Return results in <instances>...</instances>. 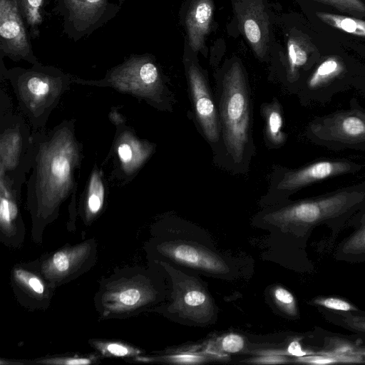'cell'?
<instances>
[{
  "label": "cell",
  "mask_w": 365,
  "mask_h": 365,
  "mask_svg": "<svg viewBox=\"0 0 365 365\" xmlns=\"http://www.w3.org/2000/svg\"><path fill=\"white\" fill-rule=\"evenodd\" d=\"M223 146L221 169L247 175L256 154L251 91L242 65L230 63L216 76L214 91Z\"/></svg>",
  "instance_id": "1"
},
{
  "label": "cell",
  "mask_w": 365,
  "mask_h": 365,
  "mask_svg": "<svg viewBox=\"0 0 365 365\" xmlns=\"http://www.w3.org/2000/svg\"><path fill=\"white\" fill-rule=\"evenodd\" d=\"M263 218L292 230L307 231L343 222L365 207V180L319 196L271 206Z\"/></svg>",
  "instance_id": "2"
},
{
  "label": "cell",
  "mask_w": 365,
  "mask_h": 365,
  "mask_svg": "<svg viewBox=\"0 0 365 365\" xmlns=\"http://www.w3.org/2000/svg\"><path fill=\"white\" fill-rule=\"evenodd\" d=\"M153 299V292L144 270L123 267L102 279L94 302L100 317L110 319L137 315L148 308Z\"/></svg>",
  "instance_id": "3"
},
{
  "label": "cell",
  "mask_w": 365,
  "mask_h": 365,
  "mask_svg": "<svg viewBox=\"0 0 365 365\" xmlns=\"http://www.w3.org/2000/svg\"><path fill=\"white\" fill-rule=\"evenodd\" d=\"M363 165L348 159L331 158L314 160L297 168L276 165L268 179V187L262 197L264 205H276L289 200L300 190L332 178L355 174Z\"/></svg>",
  "instance_id": "4"
},
{
  "label": "cell",
  "mask_w": 365,
  "mask_h": 365,
  "mask_svg": "<svg viewBox=\"0 0 365 365\" xmlns=\"http://www.w3.org/2000/svg\"><path fill=\"white\" fill-rule=\"evenodd\" d=\"M305 135L312 143L331 150L365 151V108L351 98L349 108L312 119Z\"/></svg>",
  "instance_id": "5"
},
{
  "label": "cell",
  "mask_w": 365,
  "mask_h": 365,
  "mask_svg": "<svg viewBox=\"0 0 365 365\" xmlns=\"http://www.w3.org/2000/svg\"><path fill=\"white\" fill-rule=\"evenodd\" d=\"M187 90L191 104V119L212 153V163L222 168L223 146L214 91L202 70L189 62L185 68Z\"/></svg>",
  "instance_id": "6"
},
{
  "label": "cell",
  "mask_w": 365,
  "mask_h": 365,
  "mask_svg": "<svg viewBox=\"0 0 365 365\" xmlns=\"http://www.w3.org/2000/svg\"><path fill=\"white\" fill-rule=\"evenodd\" d=\"M97 245L89 239L76 245H67L38 261L31 262L54 288L76 279L96 263Z\"/></svg>",
  "instance_id": "7"
},
{
  "label": "cell",
  "mask_w": 365,
  "mask_h": 365,
  "mask_svg": "<svg viewBox=\"0 0 365 365\" xmlns=\"http://www.w3.org/2000/svg\"><path fill=\"white\" fill-rule=\"evenodd\" d=\"M124 0H56L55 12L63 32L74 41L91 34L113 19Z\"/></svg>",
  "instance_id": "8"
},
{
  "label": "cell",
  "mask_w": 365,
  "mask_h": 365,
  "mask_svg": "<svg viewBox=\"0 0 365 365\" xmlns=\"http://www.w3.org/2000/svg\"><path fill=\"white\" fill-rule=\"evenodd\" d=\"M344 74L345 67L341 61L335 56L328 57L305 80L299 82L294 95L304 106L324 104L343 92L344 88L338 83H341Z\"/></svg>",
  "instance_id": "9"
},
{
  "label": "cell",
  "mask_w": 365,
  "mask_h": 365,
  "mask_svg": "<svg viewBox=\"0 0 365 365\" xmlns=\"http://www.w3.org/2000/svg\"><path fill=\"white\" fill-rule=\"evenodd\" d=\"M31 37L24 19L13 0H0V51L15 61L25 60L33 64Z\"/></svg>",
  "instance_id": "10"
},
{
  "label": "cell",
  "mask_w": 365,
  "mask_h": 365,
  "mask_svg": "<svg viewBox=\"0 0 365 365\" xmlns=\"http://www.w3.org/2000/svg\"><path fill=\"white\" fill-rule=\"evenodd\" d=\"M240 28L256 56L263 58L269 41V20L262 0H237L234 6Z\"/></svg>",
  "instance_id": "11"
},
{
  "label": "cell",
  "mask_w": 365,
  "mask_h": 365,
  "mask_svg": "<svg viewBox=\"0 0 365 365\" xmlns=\"http://www.w3.org/2000/svg\"><path fill=\"white\" fill-rule=\"evenodd\" d=\"M11 282L18 301L32 309H46L56 289L31 263L16 265L11 271Z\"/></svg>",
  "instance_id": "12"
},
{
  "label": "cell",
  "mask_w": 365,
  "mask_h": 365,
  "mask_svg": "<svg viewBox=\"0 0 365 365\" xmlns=\"http://www.w3.org/2000/svg\"><path fill=\"white\" fill-rule=\"evenodd\" d=\"M214 12L212 0H192L186 16L188 42L194 52L204 46Z\"/></svg>",
  "instance_id": "13"
},
{
  "label": "cell",
  "mask_w": 365,
  "mask_h": 365,
  "mask_svg": "<svg viewBox=\"0 0 365 365\" xmlns=\"http://www.w3.org/2000/svg\"><path fill=\"white\" fill-rule=\"evenodd\" d=\"M260 114L264 121L263 136L265 145L277 149L284 145L287 134L283 131L282 106L277 98L260 106Z\"/></svg>",
  "instance_id": "14"
},
{
  "label": "cell",
  "mask_w": 365,
  "mask_h": 365,
  "mask_svg": "<svg viewBox=\"0 0 365 365\" xmlns=\"http://www.w3.org/2000/svg\"><path fill=\"white\" fill-rule=\"evenodd\" d=\"M287 49L284 86L287 92L294 94L301 80V71L308 61V49L302 38L295 36H290L288 39Z\"/></svg>",
  "instance_id": "15"
},
{
  "label": "cell",
  "mask_w": 365,
  "mask_h": 365,
  "mask_svg": "<svg viewBox=\"0 0 365 365\" xmlns=\"http://www.w3.org/2000/svg\"><path fill=\"white\" fill-rule=\"evenodd\" d=\"M16 4L31 39L40 36L46 15L47 0H13Z\"/></svg>",
  "instance_id": "16"
},
{
  "label": "cell",
  "mask_w": 365,
  "mask_h": 365,
  "mask_svg": "<svg viewBox=\"0 0 365 365\" xmlns=\"http://www.w3.org/2000/svg\"><path fill=\"white\" fill-rule=\"evenodd\" d=\"M324 23L339 30L355 36L365 37V21L339 14L317 12Z\"/></svg>",
  "instance_id": "17"
},
{
  "label": "cell",
  "mask_w": 365,
  "mask_h": 365,
  "mask_svg": "<svg viewBox=\"0 0 365 365\" xmlns=\"http://www.w3.org/2000/svg\"><path fill=\"white\" fill-rule=\"evenodd\" d=\"M89 343L98 353L104 356L132 359L140 354L138 349L120 341L91 339Z\"/></svg>",
  "instance_id": "18"
},
{
  "label": "cell",
  "mask_w": 365,
  "mask_h": 365,
  "mask_svg": "<svg viewBox=\"0 0 365 365\" xmlns=\"http://www.w3.org/2000/svg\"><path fill=\"white\" fill-rule=\"evenodd\" d=\"M321 353L337 359L342 363H359L363 361L364 351L356 348L353 344L343 340L331 339L329 349Z\"/></svg>",
  "instance_id": "19"
},
{
  "label": "cell",
  "mask_w": 365,
  "mask_h": 365,
  "mask_svg": "<svg viewBox=\"0 0 365 365\" xmlns=\"http://www.w3.org/2000/svg\"><path fill=\"white\" fill-rule=\"evenodd\" d=\"M104 201V188L100 177L93 174L90 182L88 197L86 199V220H91L102 210Z\"/></svg>",
  "instance_id": "20"
},
{
  "label": "cell",
  "mask_w": 365,
  "mask_h": 365,
  "mask_svg": "<svg viewBox=\"0 0 365 365\" xmlns=\"http://www.w3.org/2000/svg\"><path fill=\"white\" fill-rule=\"evenodd\" d=\"M98 355L56 356L36 359L32 363L48 365H88L98 362Z\"/></svg>",
  "instance_id": "21"
},
{
  "label": "cell",
  "mask_w": 365,
  "mask_h": 365,
  "mask_svg": "<svg viewBox=\"0 0 365 365\" xmlns=\"http://www.w3.org/2000/svg\"><path fill=\"white\" fill-rule=\"evenodd\" d=\"M341 251L347 255L365 253V212L362 215L360 227L344 242Z\"/></svg>",
  "instance_id": "22"
},
{
  "label": "cell",
  "mask_w": 365,
  "mask_h": 365,
  "mask_svg": "<svg viewBox=\"0 0 365 365\" xmlns=\"http://www.w3.org/2000/svg\"><path fill=\"white\" fill-rule=\"evenodd\" d=\"M336 9L359 16H365V4L361 0H315Z\"/></svg>",
  "instance_id": "23"
},
{
  "label": "cell",
  "mask_w": 365,
  "mask_h": 365,
  "mask_svg": "<svg viewBox=\"0 0 365 365\" xmlns=\"http://www.w3.org/2000/svg\"><path fill=\"white\" fill-rule=\"evenodd\" d=\"M314 303L323 307L337 311L349 312L357 310L349 302L336 297H317L314 300Z\"/></svg>",
  "instance_id": "24"
},
{
  "label": "cell",
  "mask_w": 365,
  "mask_h": 365,
  "mask_svg": "<svg viewBox=\"0 0 365 365\" xmlns=\"http://www.w3.org/2000/svg\"><path fill=\"white\" fill-rule=\"evenodd\" d=\"M274 296L287 312L290 314H296V302L294 296L289 291L284 288H277L274 291Z\"/></svg>",
  "instance_id": "25"
},
{
  "label": "cell",
  "mask_w": 365,
  "mask_h": 365,
  "mask_svg": "<svg viewBox=\"0 0 365 365\" xmlns=\"http://www.w3.org/2000/svg\"><path fill=\"white\" fill-rule=\"evenodd\" d=\"M173 255L176 259L182 262L198 264L200 262L198 253L191 247L187 245H180L174 249Z\"/></svg>",
  "instance_id": "26"
},
{
  "label": "cell",
  "mask_w": 365,
  "mask_h": 365,
  "mask_svg": "<svg viewBox=\"0 0 365 365\" xmlns=\"http://www.w3.org/2000/svg\"><path fill=\"white\" fill-rule=\"evenodd\" d=\"M299 361L305 364L317 365L340 363L339 361L335 357L322 354L321 352L317 354L301 356V358L299 359Z\"/></svg>",
  "instance_id": "27"
},
{
  "label": "cell",
  "mask_w": 365,
  "mask_h": 365,
  "mask_svg": "<svg viewBox=\"0 0 365 365\" xmlns=\"http://www.w3.org/2000/svg\"><path fill=\"white\" fill-rule=\"evenodd\" d=\"M243 339L237 334L227 335L222 341V349L230 353L238 352L243 348Z\"/></svg>",
  "instance_id": "28"
},
{
  "label": "cell",
  "mask_w": 365,
  "mask_h": 365,
  "mask_svg": "<svg viewBox=\"0 0 365 365\" xmlns=\"http://www.w3.org/2000/svg\"><path fill=\"white\" fill-rule=\"evenodd\" d=\"M185 303L190 307H197L202 304L206 297L205 294L200 291L188 292L184 297Z\"/></svg>",
  "instance_id": "29"
},
{
  "label": "cell",
  "mask_w": 365,
  "mask_h": 365,
  "mask_svg": "<svg viewBox=\"0 0 365 365\" xmlns=\"http://www.w3.org/2000/svg\"><path fill=\"white\" fill-rule=\"evenodd\" d=\"M346 322L359 331H365V318L361 317H349L346 318Z\"/></svg>",
  "instance_id": "30"
},
{
  "label": "cell",
  "mask_w": 365,
  "mask_h": 365,
  "mask_svg": "<svg viewBox=\"0 0 365 365\" xmlns=\"http://www.w3.org/2000/svg\"><path fill=\"white\" fill-rule=\"evenodd\" d=\"M118 153L123 163H128L132 158V150L127 144L121 145L118 148Z\"/></svg>",
  "instance_id": "31"
},
{
  "label": "cell",
  "mask_w": 365,
  "mask_h": 365,
  "mask_svg": "<svg viewBox=\"0 0 365 365\" xmlns=\"http://www.w3.org/2000/svg\"><path fill=\"white\" fill-rule=\"evenodd\" d=\"M288 352L290 354L299 357L304 356L307 354V352L302 350L300 344L297 341H293L292 342L290 343L288 347Z\"/></svg>",
  "instance_id": "32"
},
{
  "label": "cell",
  "mask_w": 365,
  "mask_h": 365,
  "mask_svg": "<svg viewBox=\"0 0 365 365\" xmlns=\"http://www.w3.org/2000/svg\"><path fill=\"white\" fill-rule=\"evenodd\" d=\"M176 361L181 362H195L198 360L199 357L193 355H179L174 357Z\"/></svg>",
  "instance_id": "33"
},
{
  "label": "cell",
  "mask_w": 365,
  "mask_h": 365,
  "mask_svg": "<svg viewBox=\"0 0 365 365\" xmlns=\"http://www.w3.org/2000/svg\"><path fill=\"white\" fill-rule=\"evenodd\" d=\"M363 83L359 85L357 87H356V88H357L359 92L363 91V90H365V81L362 82Z\"/></svg>",
  "instance_id": "34"
},
{
  "label": "cell",
  "mask_w": 365,
  "mask_h": 365,
  "mask_svg": "<svg viewBox=\"0 0 365 365\" xmlns=\"http://www.w3.org/2000/svg\"><path fill=\"white\" fill-rule=\"evenodd\" d=\"M360 93L365 97V90L360 91Z\"/></svg>",
  "instance_id": "35"
}]
</instances>
